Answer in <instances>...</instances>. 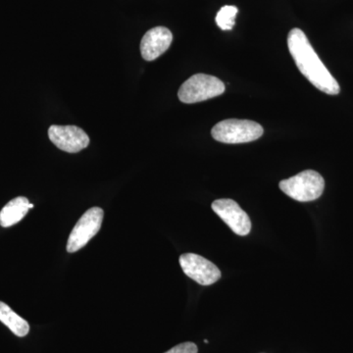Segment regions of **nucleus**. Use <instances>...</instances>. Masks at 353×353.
<instances>
[{
    "mask_svg": "<svg viewBox=\"0 0 353 353\" xmlns=\"http://www.w3.org/2000/svg\"><path fill=\"white\" fill-rule=\"evenodd\" d=\"M288 46L297 68L309 82L325 94H340V85L323 63L301 29L294 28L289 32Z\"/></svg>",
    "mask_w": 353,
    "mask_h": 353,
    "instance_id": "obj_1",
    "label": "nucleus"
},
{
    "mask_svg": "<svg viewBox=\"0 0 353 353\" xmlns=\"http://www.w3.org/2000/svg\"><path fill=\"white\" fill-rule=\"evenodd\" d=\"M279 187L290 199L308 202L316 201L322 196L325 181L318 172L306 170L287 180L281 181Z\"/></svg>",
    "mask_w": 353,
    "mask_h": 353,
    "instance_id": "obj_2",
    "label": "nucleus"
},
{
    "mask_svg": "<svg viewBox=\"0 0 353 353\" xmlns=\"http://www.w3.org/2000/svg\"><path fill=\"white\" fill-rule=\"evenodd\" d=\"M264 130L250 120L228 119L216 124L211 131L213 139L223 143H245L261 138Z\"/></svg>",
    "mask_w": 353,
    "mask_h": 353,
    "instance_id": "obj_3",
    "label": "nucleus"
},
{
    "mask_svg": "<svg viewBox=\"0 0 353 353\" xmlns=\"http://www.w3.org/2000/svg\"><path fill=\"white\" fill-rule=\"evenodd\" d=\"M225 92V85L214 76L196 74L181 85L179 99L183 103H197L219 97Z\"/></svg>",
    "mask_w": 353,
    "mask_h": 353,
    "instance_id": "obj_4",
    "label": "nucleus"
},
{
    "mask_svg": "<svg viewBox=\"0 0 353 353\" xmlns=\"http://www.w3.org/2000/svg\"><path fill=\"white\" fill-rule=\"evenodd\" d=\"M103 216L104 212L101 208H92L85 211L70 234L67 252L74 253L87 245L101 230Z\"/></svg>",
    "mask_w": 353,
    "mask_h": 353,
    "instance_id": "obj_5",
    "label": "nucleus"
},
{
    "mask_svg": "<svg viewBox=\"0 0 353 353\" xmlns=\"http://www.w3.org/2000/svg\"><path fill=\"white\" fill-rule=\"evenodd\" d=\"M183 273L201 285L215 284L221 278L219 268L208 259L194 253H185L179 259Z\"/></svg>",
    "mask_w": 353,
    "mask_h": 353,
    "instance_id": "obj_6",
    "label": "nucleus"
},
{
    "mask_svg": "<svg viewBox=\"0 0 353 353\" xmlns=\"http://www.w3.org/2000/svg\"><path fill=\"white\" fill-rule=\"evenodd\" d=\"M211 208L234 234L248 236L250 233L252 221L250 216L233 199H217L211 204Z\"/></svg>",
    "mask_w": 353,
    "mask_h": 353,
    "instance_id": "obj_7",
    "label": "nucleus"
},
{
    "mask_svg": "<svg viewBox=\"0 0 353 353\" xmlns=\"http://www.w3.org/2000/svg\"><path fill=\"white\" fill-rule=\"evenodd\" d=\"M48 137L59 150L69 153L81 152L90 145L87 132L77 126L52 125L48 130Z\"/></svg>",
    "mask_w": 353,
    "mask_h": 353,
    "instance_id": "obj_8",
    "label": "nucleus"
},
{
    "mask_svg": "<svg viewBox=\"0 0 353 353\" xmlns=\"http://www.w3.org/2000/svg\"><path fill=\"white\" fill-rule=\"evenodd\" d=\"M173 34L165 27H155L146 32L141 43V57L146 61H153L170 48Z\"/></svg>",
    "mask_w": 353,
    "mask_h": 353,
    "instance_id": "obj_9",
    "label": "nucleus"
},
{
    "mask_svg": "<svg viewBox=\"0 0 353 353\" xmlns=\"http://www.w3.org/2000/svg\"><path fill=\"white\" fill-rule=\"evenodd\" d=\"M32 208L34 205L30 203L29 199L24 196L16 197L0 211V226L9 228L17 224Z\"/></svg>",
    "mask_w": 353,
    "mask_h": 353,
    "instance_id": "obj_10",
    "label": "nucleus"
},
{
    "mask_svg": "<svg viewBox=\"0 0 353 353\" xmlns=\"http://www.w3.org/2000/svg\"><path fill=\"white\" fill-rule=\"evenodd\" d=\"M0 321L8 327L14 334L20 336V338H23V336L29 334V323L23 319L21 316L16 314L12 309L2 301H0Z\"/></svg>",
    "mask_w": 353,
    "mask_h": 353,
    "instance_id": "obj_11",
    "label": "nucleus"
},
{
    "mask_svg": "<svg viewBox=\"0 0 353 353\" xmlns=\"http://www.w3.org/2000/svg\"><path fill=\"white\" fill-rule=\"evenodd\" d=\"M238 11L236 6H223L216 15V24L223 31H230V30L233 29L234 23H236L234 19H236Z\"/></svg>",
    "mask_w": 353,
    "mask_h": 353,
    "instance_id": "obj_12",
    "label": "nucleus"
},
{
    "mask_svg": "<svg viewBox=\"0 0 353 353\" xmlns=\"http://www.w3.org/2000/svg\"><path fill=\"white\" fill-rule=\"evenodd\" d=\"M199 350L196 343H183L180 345H176L170 350L165 353H197Z\"/></svg>",
    "mask_w": 353,
    "mask_h": 353,
    "instance_id": "obj_13",
    "label": "nucleus"
}]
</instances>
